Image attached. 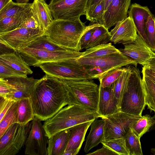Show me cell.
<instances>
[{"label": "cell", "instance_id": "obj_6", "mask_svg": "<svg viewBox=\"0 0 155 155\" xmlns=\"http://www.w3.org/2000/svg\"><path fill=\"white\" fill-rule=\"evenodd\" d=\"M75 60L83 67L91 79H98L113 69L131 65L137 67L138 64L121 52L96 58L79 57Z\"/></svg>", "mask_w": 155, "mask_h": 155}, {"label": "cell", "instance_id": "obj_26", "mask_svg": "<svg viewBox=\"0 0 155 155\" xmlns=\"http://www.w3.org/2000/svg\"><path fill=\"white\" fill-rule=\"evenodd\" d=\"M25 47L53 51H64L72 50L55 44L45 35L38 37L26 45L23 48Z\"/></svg>", "mask_w": 155, "mask_h": 155}, {"label": "cell", "instance_id": "obj_14", "mask_svg": "<svg viewBox=\"0 0 155 155\" xmlns=\"http://www.w3.org/2000/svg\"><path fill=\"white\" fill-rule=\"evenodd\" d=\"M131 0H113L104 12L103 25L109 29L127 17Z\"/></svg>", "mask_w": 155, "mask_h": 155}, {"label": "cell", "instance_id": "obj_7", "mask_svg": "<svg viewBox=\"0 0 155 155\" xmlns=\"http://www.w3.org/2000/svg\"><path fill=\"white\" fill-rule=\"evenodd\" d=\"M38 67L45 74L61 79H90L83 67L75 59L45 63Z\"/></svg>", "mask_w": 155, "mask_h": 155}, {"label": "cell", "instance_id": "obj_44", "mask_svg": "<svg viewBox=\"0 0 155 155\" xmlns=\"http://www.w3.org/2000/svg\"><path fill=\"white\" fill-rule=\"evenodd\" d=\"M11 89V86L7 80L0 78V97L7 99Z\"/></svg>", "mask_w": 155, "mask_h": 155}, {"label": "cell", "instance_id": "obj_48", "mask_svg": "<svg viewBox=\"0 0 155 155\" xmlns=\"http://www.w3.org/2000/svg\"><path fill=\"white\" fill-rule=\"evenodd\" d=\"M141 73L155 82V70L144 65L142 68Z\"/></svg>", "mask_w": 155, "mask_h": 155}, {"label": "cell", "instance_id": "obj_22", "mask_svg": "<svg viewBox=\"0 0 155 155\" xmlns=\"http://www.w3.org/2000/svg\"><path fill=\"white\" fill-rule=\"evenodd\" d=\"M104 121L102 119L94 120L91 124L90 132L87 137L84 151L88 153L104 141Z\"/></svg>", "mask_w": 155, "mask_h": 155}, {"label": "cell", "instance_id": "obj_54", "mask_svg": "<svg viewBox=\"0 0 155 155\" xmlns=\"http://www.w3.org/2000/svg\"><path fill=\"white\" fill-rule=\"evenodd\" d=\"M155 120V114L152 117ZM155 130V123L152 126L150 129V130Z\"/></svg>", "mask_w": 155, "mask_h": 155}, {"label": "cell", "instance_id": "obj_2", "mask_svg": "<svg viewBox=\"0 0 155 155\" xmlns=\"http://www.w3.org/2000/svg\"><path fill=\"white\" fill-rule=\"evenodd\" d=\"M97 112L78 105L69 104L46 120L43 126L49 138L56 133L99 117Z\"/></svg>", "mask_w": 155, "mask_h": 155}, {"label": "cell", "instance_id": "obj_39", "mask_svg": "<svg viewBox=\"0 0 155 155\" xmlns=\"http://www.w3.org/2000/svg\"><path fill=\"white\" fill-rule=\"evenodd\" d=\"M19 124L16 123L11 125L0 137V155L6 149L15 133Z\"/></svg>", "mask_w": 155, "mask_h": 155}, {"label": "cell", "instance_id": "obj_16", "mask_svg": "<svg viewBox=\"0 0 155 155\" xmlns=\"http://www.w3.org/2000/svg\"><path fill=\"white\" fill-rule=\"evenodd\" d=\"M110 32V41L114 44L122 43L124 45L131 42L136 39L137 35L134 24L129 16L117 23Z\"/></svg>", "mask_w": 155, "mask_h": 155}, {"label": "cell", "instance_id": "obj_15", "mask_svg": "<svg viewBox=\"0 0 155 155\" xmlns=\"http://www.w3.org/2000/svg\"><path fill=\"white\" fill-rule=\"evenodd\" d=\"M10 84L11 89L7 99L17 101L30 97L36 84L39 79L32 77H18L6 79Z\"/></svg>", "mask_w": 155, "mask_h": 155}, {"label": "cell", "instance_id": "obj_37", "mask_svg": "<svg viewBox=\"0 0 155 155\" xmlns=\"http://www.w3.org/2000/svg\"><path fill=\"white\" fill-rule=\"evenodd\" d=\"M127 69V66L110 71L98 79L100 84L103 87L111 86Z\"/></svg>", "mask_w": 155, "mask_h": 155}, {"label": "cell", "instance_id": "obj_8", "mask_svg": "<svg viewBox=\"0 0 155 155\" xmlns=\"http://www.w3.org/2000/svg\"><path fill=\"white\" fill-rule=\"evenodd\" d=\"M18 52L29 66L38 67L47 62L75 59L80 56L82 52L74 50L53 51L25 47L18 49Z\"/></svg>", "mask_w": 155, "mask_h": 155}, {"label": "cell", "instance_id": "obj_23", "mask_svg": "<svg viewBox=\"0 0 155 155\" xmlns=\"http://www.w3.org/2000/svg\"><path fill=\"white\" fill-rule=\"evenodd\" d=\"M94 121L80 124L71 128L68 143L65 151L76 149L80 150L84 140L86 133Z\"/></svg>", "mask_w": 155, "mask_h": 155}, {"label": "cell", "instance_id": "obj_38", "mask_svg": "<svg viewBox=\"0 0 155 155\" xmlns=\"http://www.w3.org/2000/svg\"><path fill=\"white\" fill-rule=\"evenodd\" d=\"M145 34L148 46L153 52H155V18L153 15L149 17L146 22Z\"/></svg>", "mask_w": 155, "mask_h": 155}, {"label": "cell", "instance_id": "obj_42", "mask_svg": "<svg viewBox=\"0 0 155 155\" xmlns=\"http://www.w3.org/2000/svg\"><path fill=\"white\" fill-rule=\"evenodd\" d=\"M104 11L105 0L102 1L95 8L89 21L103 25V15Z\"/></svg>", "mask_w": 155, "mask_h": 155}, {"label": "cell", "instance_id": "obj_31", "mask_svg": "<svg viewBox=\"0 0 155 155\" xmlns=\"http://www.w3.org/2000/svg\"><path fill=\"white\" fill-rule=\"evenodd\" d=\"M142 74V80L146 105L149 109L155 112V82Z\"/></svg>", "mask_w": 155, "mask_h": 155}, {"label": "cell", "instance_id": "obj_50", "mask_svg": "<svg viewBox=\"0 0 155 155\" xmlns=\"http://www.w3.org/2000/svg\"><path fill=\"white\" fill-rule=\"evenodd\" d=\"M144 65L149 68L155 70V58H153L150 61Z\"/></svg>", "mask_w": 155, "mask_h": 155}, {"label": "cell", "instance_id": "obj_11", "mask_svg": "<svg viewBox=\"0 0 155 155\" xmlns=\"http://www.w3.org/2000/svg\"><path fill=\"white\" fill-rule=\"evenodd\" d=\"M40 120L35 116L25 144V153L28 155H48L49 140Z\"/></svg>", "mask_w": 155, "mask_h": 155}, {"label": "cell", "instance_id": "obj_5", "mask_svg": "<svg viewBox=\"0 0 155 155\" xmlns=\"http://www.w3.org/2000/svg\"><path fill=\"white\" fill-rule=\"evenodd\" d=\"M61 80L67 87L69 104L78 105L97 112L99 87L92 79Z\"/></svg>", "mask_w": 155, "mask_h": 155}, {"label": "cell", "instance_id": "obj_43", "mask_svg": "<svg viewBox=\"0 0 155 155\" xmlns=\"http://www.w3.org/2000/svg\"><path fill=\"white\" fill-rule=\"evenodd\" d=\"M16 101L5 99L0 97V121L3 118L5 115Z\"/></svg>", "mask_w": 155, "mask_h": 155}, {"label": "cell", "instance_id": "obj_4", "mask_svg": "<svg viewBox=\"0 0 155 155\" xmlns=\"http://www.w3.org/2000/svg\"><path fill=\"white\" fill-rule=\"evenodd\" d=\"M131 71L124 90L120 106V111L142 116L146 105L142 78L139 70L131 65Z\"/></svg>", "mask_w": 155, "mask_h": 155}, {"label": "cell", "instance_id": "obj_53", "mask_svg": "<svg viewBox=\"0 0 155 155\" xmlns=\"http://www.w3.org/2000/svg\"><path fill=\"white\" fill-rule=\"evenodd\" d=\"M113 0H105V11Z\"/></svg>", "mask_w": 155, "mask_h": 155}, {"label": "cell", "instance_id": "obj_25", "mask_svg": "<svg viewBox=\"0 0 155 155\" xmlns=\"http://www.w3.org/2000/svg\"><path fill=\"white\" fill-rule=\"evenodd\" d=\"M0 60L16 70L27 75L33 72L20 54L14 51L0 55Z\"/></svg>", "mask_w": 155, "mask_h": 155}, {"label": "cell", "instance_id": "obj_29", "mask_svg": "<svg viewBox=\"0 0 155 155\" xmlns=\"http://www.w3.org/2000/svg\"><path fill=\"white\" fill-rule=\"evenodd\" d=\"M131 71V65L127 66V70L111 85L114 96L120 109L122 96Z\"/></svg>", "mask_w": 155, "mask_h": 155}, {"label": "cell", "instance_id": "obj_18", "mask_svg": "<svg viewBox=\"0 0 155 155\" xmlns=\"http://www.w3.org/2000/svg\"><path fill=\"white\" fill-rule=\"evenodd\" d=\"M128 14L133 21L138 35L148 45L145 34V26L148 18L153 15L147 6H143L136 3L131 5Z\"/></svg>", "mask_w": 155, "mask_h": 155}, {"label": "cell", "instance_id": "obj_49", "mask_svg": "<svg viewBox=\"0 0 155 155\" xmlns=\"http://www.w3.org/2000/svg\"><path fill=\"white\" fill-rule=\"evenodd\" d=\"M80 150L79 149H76L65 151L64 152L63 155H76L78 153Z\"/></svg>", "mask_w": 155, "mask_h": 155}, {"label": "cell", "instance_id": "obj_40", "mask_svg": "<svg viewBox=\"0 0 155 155\" xmlns=\"http://www.w3.org/2000/svg\"><path fill=\"white\" fill-rule=\"evenodd\" d=\"M27 74L19 71L0 60V78L27 77Z\"/></svg>", "mask_w": 155, "mask_h": 155}, {"label": "cell", "instance_id": "obj_51", "mask_svg": "<svg viewBox=\"0 0 155 155\" xmlns=\"http://www.w3.org/2000/svg\"><path fill=\"white\" fill-rule=\"evenodd\" d=\"M12 0H0V10Z\"/></svg>", "mask_w": 155, "mask_h": 155}, {"label": "cell", "instance_id": "obj_10", "mask_svg": "<svg viewBox=\"0 0 155 155\" xmlns=\"http://www.w3.org/2000/svg\"><path fill=\"white\" fill-rule=\"evenodd\" d=\"M88 0H51L48 5L54 19L73 20L86 14Z\"/></svg>", "mask_w": 155, "mask_h": 155}, {"label": "cell", "instance_id": "obj_1", "mask_svg": "<svg viewBox=\"0 0 155 155\" xmlns=\"http://www.w3.org/2000/svg\"><path fill=\"white\" fill-rule=\"evenodd\" d=\"M30 98L35 116L41 121L52 117L70 103L65 84L46 74L36 83Z\"/></svg>", "mask_w": 155, "mask_h": 155}, {"label": "cell", "instance_id": "obj_47", "mask_svg": "<svg viewBox=\"0 0 155 155\" xmlns=\"http://www.w3.org/2000/svg\"><path fill=\"white\" fill-rule=\"evenodd\" d=\"M18 28L39 29L38 24L33 16L25 21Z\"/></svg>", "mask_w": 155, "mask_h": 155}, {"label": "cell", "instance_id": "obj_12", "mask_svg": "<svg viewBox=\"0 0 155 155\" xmlns=\"http://www.w3.org/2000/svg\"><path fill=\"white\" fill-rule=\"evenodd\" d=\"M44 32L39 29L18 28L10 31L0 33V42L16 51L44 35Z\"/></svg>", "mask_w": 155, "mask_h": 155}, {"label": "cell", "instance_id": "obj_34", "mask_svg": "<svg viewBox=\"0 0 155 155\" xmlns=\"http://www.w3.org/2000/svg\"><path fill=\"white\" fill-rule=\"evenodd\" d=\"M155 123V120L150 115L147 114L143 116L132 127L134 132L140 139L146 133L149 131Z\"/></svg>", "mask_w": 155, "mask_h": 155}, {"label": "cell", "instance_id": "obj_36", "mask_svg": "<svg viewBox=\"0 0 155 155\" xmlns=\"http://www.w3.org/2000/svg\"><path fill=\"white\" fill-rule=\"evenodd\" d=\"M101 143L109 147L118 155H130V151L124 137L108 141H103Z\"/></svg>", "mask_w": 155, "mask_h": 155}, {"label": "cell", "instance_id": "obj_3", "mask_svg": "<svg viewBox=\"0 0 155 155\" xmlns=\"http://www.w3.org/2000/svg\"><path fill=\"white\" fill-rule=\"evenodd\" d=\"M85 27L80 18L73 20L54 19L44 35L58 45L80 51V38Z\"/></svg>", "mask_w": 155, "mask_h": 155}, {"label": "cell", "instance_id": "obj_9", "mask_svg": "<svg viewBox=\"0 0 155 155\" xmlns=\"http://www.w3.org/2000/svg\"><path fill=\"white\" fill-rule=\"evenodd\" d=\"M143 116L119 111L102 118L104 121V141L124 137L130 127Z\"/></svg>", "mask_w": 155, "mask_h": 155}, {"label": "cell", "instance_id": "obj_30", "mask_svg": "<svg viewBox=\"0 0 155 155\" xmlns=\"http://www.w3.org/2000/svg\"><path fill=\"white\" fill-rule=\"evenodd\" d=\"M111 37L108 29L104 26L96 23L95 30L86 49L107 43L110 41Z\"/></svg>", "mask_w": 155, "mask_h": 155}, {"label": "cell", "instance_id": "obj_28", "mask_svg": "<svg viewBox=\"0 0 155 155\" xmlns=\"http://www.w3.org/2000/svg\"><path fill=\"white\" fill-rule=\"evenodd\" d=\"M111 43L99 45L87 49L82 52L80 57L91 58H99L116 53H120Z\"/></svg>", "mask_w": 155, "mask_h": 155}, {"label": "cell", "instance_id": "obj_33", "mask_svg": "<svg viewBox=\"0 0 155 155\" xmlns=\"http://www.w3.org/2000/svg\"><path fill=\"white\" fill-rule=\"evenodd\" d=\"M31 3H19L12 1L10 2L0 10V20L17 15L30 8Z\"/></svg>", "mask_w": 155, "mask_h": 155}, {"label": "cell", "instance_id": "obj_21", "mask_svg": "<svg viewBox=\"0 0 155 155\" xmlns=\"http://www.w3.org/2000/svg\"><path fill=\"white\" fill-rule=\"evenodd\" d=\"M71 128L60 131L49 138L48 155H63L68 143Z\"/></svg>", "mask_w": 155, "mask_h": 155}, {"label": "cell", "instance_id": "obj_27", "mask_svg": "<svg viewBox=\"0 0 155 155\" xmlns=\"http://www.w3.org/2000/svg\"><path fill=\"white\" fill-rule=\"evenodd\" d=\"M35 116L30 97L19 100L17 123L25 124L32 120Z\"/></svg>", "mask_w": 155, "mask_h": 155}, {"label": "cell", "instance_id": "obj_41", "mask_svg": "<svg viewBox=\"0 0 155 155\" xmlns=\"http://www.w3.org/2000/svg\"><path fill=\"white\" fill-rule=\"evenodd\" d=\"M96 23L86 26L80 38V46L81 50L86 49L95 30Z\"/></svg>", "mask_w": 155, "mask_h": 155}, {"label": "cell", "instance_id": "obj_13", "mask_svg": "<svg viewBox=\"0 0 155 155\" xmlns=\"http://www.w3.org/2000/svg\"><path fill=\"white\" fill-rule=\"evenodd\" d=\"M124 46L119 49L121 53L143 66L155 58V53L138 35L134 41Z\"/></svg>", "mask_w": 155, "mask_h": 155}, {"label": "cell", "instance_id": "obj_20", "mask_svg": "<svg viewBox=\"0 0 155 155\" xmlns=\"http://www.w3.org/2000/svg\"><path fill=\"white\" fill-rule=\"evenodd\" d=\"M32 120L25 124H19L9 145L1 155H15L25 145L31 129Z\"/></svg>", "mask_w": 155, "mask_h": 155}, {"label": "cell", "instance_id": "obj_19", "mask_svg": "<svg viewBox=\"0 0 155 155\" xmlns=\"http://www.w3.org/2000/svg\"><path fill=\"white\" fill-rule=\"evenodd\" d=\"M30 8L39 28L45 31L54 20L48 5L45 0H34L31 3Z\"/></svg>", "mask_w": 155, "mask_h": 155}, {"label": "cell", "instance_id": "obj_24", "mask_svg": "<svg viewBox=\"0 0 155 155\" xmlns=\"http://www.w3.org/2000/svg\"><path fill=\"white\" fill-rule=\"evenodd\" d=\"M31 8L13 16L0 20V33L13 30L18 28L25 21L32 16Z\"/></svg>", "mask_w": 155, "mask_h": 155}, {"label": "cell", "instance_id": "obj_55", "mask_svg": "<svg viewBox=\"0 0 155 155\" xmlns=\"http://www.w3.org/2000/svg\"><path fill=\"white\" fill-rule=\"evenodd\" d=\"M151 152L153 154L155 155V147L151 149Z\"/></svg>", "mask_w": 155, "mask_h": 155}, {"label": "cell", "instance_id": "obj_35", "mask_svg": "<svg viewBox=\"0 0 155 155\" xmlns=\"http://www.w3.org/2000/svg\"><path fill=\"white\" fill-rule=\"evenodd\" d=\"M124 137L127 146L130 151V155H143L140 138L130 127Z\"/></svg>", "mask_w": 155, "mask_h": 155}, {"label": "cell", "instance_id": "obj_46", "mask_svg": "<svg viewBox=\"0 0 155 155\" xmlns=\"http://www.w3.org/2000/svg\"><path fill=\"white\" fill-rule=\"evenodd\" d=\"M102 147L94 151L87 154V155H115L118 154L108 147L103 144Z\"/></svg>", "mask_w": 155, "mask_h": 155}, {"label": "cell", "instance_id": "obj_32", "mask_svg": "<svg viewBox=\"0 0 155 155\" xmlns=\"http://www.w3.org/2000/svg\"><path fill=\"white\" fill-rule=\"evenodd\" d=\"M18 101H16L14 103L0 121V137L11 125L17 123Z\"/></svg>", "mask_w": 155, "mask_h": 155}, {"label": "cell", "instance_id": "obj_52", "mask_svg": "<svg viewBox=\"0 0 155 155\" xmlns=\"http://www.w3.org/2000/svg\"><path fill=\"white\" fill-rule=\"evenodd\" d=\"M29 0H15L16 2L19 3H28Z\"/></svg>", "mask_w": 155, "mask_h": 155}, {"label": "cell", "instance_id": "obj_17", "mask_svg": "<svg viewBox=\"0 0 155 155\" xmlns=\"http://www.w3.org/2000/svg\"><path fill=\"white\" fill-rule=\"evenodd\" d=\"M98 109L97 111L100 117L104 118L120 111L114 96L112 86L103 87L100 84Z\"/></svg>", "mask_w": 155, "mask_h": 155}, {"label": "cell", "instance_id": "obj_45", "mask_svg": "<svg viewBox=\"0 0 155 155\" xmlns=\"http://www.w3.org/2000/svg\"><path fill=\"white\" fill-rule=\"evenodd\" d=\"M104 0H88L86 9L85 16L89 20L95 8Z\"/></svg>", "mask_w": 155, "mask_h": 155}]
</instances>
